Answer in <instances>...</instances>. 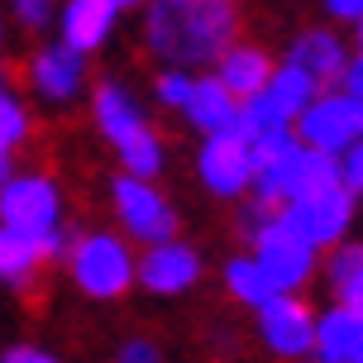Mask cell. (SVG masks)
Returning a JSON list of instances; mask_svg holds the SVG:
<instances>
[{
	"label": "cell",
	"instance_id": "cell-15",
	"mask_svg": "<svg viewBox=\"0 0 363 363\" xmlns=\"http://www.w3.org/2000/svg\"><path fill=\"white\" fill-rule=\"evenodd\" d=\"M182 115H186L206 139H220V134H230V129H235L239 101L220 86L216 77H191V96H186Z\"/></svg>",
	"mask_w": 363,
	"mask_h": 363
},
{
	"label": "cell",
	"instance_id": "cell-19",
	"mask_svg": "<svg viewBox=\"0 0 363 363\" xmlns=\"http://www.w3.org/2000/svg\"><path fill=\"white\" fill-rule=\"evenodd\" d=\"M272 101V110L282 115V120H296L301 110L311 106V96H315V82H311L306 72H296V67H282V72H272V82H268V91H263Z\"/></svg>",
	"mask_w": 363,
	"mask_h": 363
},
{
	"label": "cell",
	"instance_id": "cell-36",
	"mask_svg": "<svg viewBox=\"0 0 363 363\" xmlns=\"http://www.w3.org/2000/svg\"><path fill=\"white\" fill-rule=\"evenodd\" d=\"M0 86H5V67H0Z\"/></svg>",
	"mask_w": 363,
	"mask_h": 363
},
{
	"label": "cell",
	"instance_id": "cell-23",
	"mask_svg": "<svg viewBox=\"0 0 363 363\" xmlns=\"http://www.w3.org/2000/svg\"><path fill=\"white\" fill-rule=\"evenodd\" d=\"M153 96H158V106L182 110V106H186V96H191V77L167 67V72H158V82H153Z\"/></svg>",
	"mask_w": 363,
	"mask_h": 363
},
{
	"label": "cell",
	"instance_id": "cell-10",
	"mask_svg": "<svg viewBox=\"0 0 363 363\" xmlns=\"http://www.w3.org/2000/svg\"><path fill=\"white\" fill-rule=\"evenodd\" d=\"M134 277L148 291H158V296H177V291H186L201 277V258H196V249L167 239V244H153V249H144L134 258Z\"/></svg>",
	"mask_w": 363,
	"mask_h": 363
},
{
	"label": "cell",
	"instance_id": "cell-1",
	"mask_svg": "<svg viewBox=\"0 0 363 363\" xmlns=\"http://www.w3.org/2000/svg\"><path fill=\"white\" fill-rule=\"evenodd\" d=\"M239 19L230 5L211 0H148L144 15V43L153 57H163L172 72L211 67L230 53Z\"/></svg>",
	"mask_w": 363,
	"mask_h": 363
},
{
	"label": "cell",
	"instance_id": "cell-11",
	"mask_svg": "<svg viewBox=\"0 0 363 363\" xmlns=\"http://www.w3.org/2000/svg\"><path fill=\"white\" fill-rule=\"evenodd\" d=\"M196 167H201V182H206L216 196H239V191L254 182V172H249V153H244V144L230 139V134L206 139Z\"/></svg>",
	"mask_w": 363,
	"mask_h": 363
},
{
	"label": "cell",
	"instance_id": "cell-2",
	"mask_svg": "<svg viewBox=\"0 0 363 363\" xmlns=\"http://www.w3.org/2000/svg\"><path fill=\"white\" fill-rule=\"evenodd\" d=\"M62 268L77 282V291H86L91 301H115L134 287V254L120 235L110 230H86V235L67 239Z\"/></svg>",
	"mask_w": 363,
	"mask_h": 363
},
{
	"label": "cell",
	"instance_id": "cell-12",
	"mask_svg": "<svg viewBox=\"0 0 363 363\" xmlns=\"http://www.w3.org/2000/svg\"><path fill=\"white\" fill-rule=\"evenodd\" d=\"M57 29H62V38H57L62 48H72L77 57H86V53H96V48L110 38V29H115V10H110L106 0H67Z\"/></svg>",
	"mask_w": 363,
	"mask_h": 363
},
{
	"label": "cell",
	"instance_id": "cell-18",
	"mask_svg": "<svg viewBox=\"0 0 363 363\" xmlns=\"http://www.w3.org/2000/svg\"><path fill=\"white\" fill-rule=\"evenodd\" d=\"M291 67H296V72H306L311 82H315V91L330 86V82H340V72H345L340 38H330V34H306V38H296V48H291Z\"/></svg>",
	"mask_w": 363,
	"mask_h": 363
},
{
	"label": "cell",
	"instance_id": "cell-32",
	"mask_svg": "<svg viewBox=\"0 0 363 363\" xmlns=\"http://www.w3.org/2000/svg\"><path fill=\"white\" fill-rule=\"evenodd\" d=\"M0 53H5V19H0Z\"/></svg>",
	"mask_w": 363,
	"mask_h": 363
},
{
	"label": "cell",
	"instance_id": "cell-20",
	"mask_svg": "<svg viewBox=\"0 0 363 363\" xmlns=\"http://www.w3.org/2000/svg\"><path fill=\"white\" fill-rule=\"evenodd\" d=\"M335 296H340V311L363 315V244H349L335 254Z\"/></svg>",
	"mask_w": 363,
	"mask_h": 363
},
{
	"label": "cell",
	"instance_id": "cell-27",
	"mask_svg": "<svg viewBox=\"0 0 363 363\" xmlns=\"http://www.w3.org/2000/svg\"><path fill=\"white\" fill-rule=\"evenodd\" d=\"M120 363H158V349H153V340H125Z\"/></svg>",
	"mask_w": 363,
	"mask_h": 363
},
{
	"label": "cell",
	"instance_id": "cell-28",
	"mask_svg": "<svg viewBox=\"0 0 363 363\" xmlns=\"http://www.w3.org/2000/svg\"><path fill=\"white\" fill-rule=\"evenodd\" d=\"M340 77H345V101L363 106V57H359V62H349V67H345Z\"/></svg>",
	"mask_w": 363,
	"mask_h": 363
},
{
	"label": "cell",
	"instance_id": "cell-3",
	"mask_svg": "<svg viewBox=\"0 0 363 363\" xmlns=\"http://www.w3.org/2000/svg\"><path fill=\"white\" fill-rule=\"evenodd\" d=\"M0 230H15V235L43 239L62 230V186H57L53 172H19L0 186Z\"/></svg>",
	"mask_w": 363,
	"mask_h": 363
},
{
	"label": "cell",
	"instance_id": "cell-7",
	"mask_svg": "<svg viewBox=\"0 0 363 363\" xmlns=\"http://www.w3.org/2000/svg\"><path fill=\"white\" fill-rule=\"evenodd\" d=\"M349 211H354V196H349L345 186H330L320 196H296L282 206V225H287L291 235L301 239V244H335L340 230L349 225Z\"/></svg>",
	"mask_w": 363,
	"mask_h": 363
},
{
	"label": "cell",
	"instance_id": "cell-13",
	"mask_svg": "<svg viewBox=\"0 0 363 363\" xmlns=\"http://www.w3.org/2000/svg\"><path fill=\"white\" fill-rule=\"evenodd\" d=\"M91 115H96V129H101V134H106L115 148L129 144L139 129H148L139 101H134V96H129L120 82H101V86L91 91Z\"/></svg>",
	"mask_w": 363,
	"mask_h": 363
},
{
	"label": "cell",
	"instance_id": "cell-14",
	"mask_svg": "<svg viewBox=\"0 0 363 363\" xmlns=\"http://www.w3.org/2000/svg\"><path fill=\"white\" fill-rule=\"evenodd\" d=\"M263 340L277 354H306V345H315V320L311 306L296 296H277L263 306Z\"/></svg>",
	"mask_w": 363,
	"mask_h": 363
},
{
	"label": "cell",
	"instance_id": "cell-31",
	"mask_svg": "<svg viewBox=\"0 0 363 363\" xmlns=\"http://www.w3.org/2000/svg\"><path fill=\"white\" fill-rule=\"evenodd\" d=\"M110 10H115V15H120V10H134V5H148V0H106Z\"/></svg>",
	"mask_w": 363,
	"mask_h": 363
},
{
	"label": "cell",
	"instance_id": "cell-21",
	"mask_svg": "<svg viewBox=\"0 0 363 363\" xmlns=\"http://www.w3.org/2000/svg\"><path fill=\"white\" fill-rule=\"evenodd\" d=\"M225 282H230V291H235L239 301H249V306H268V301L282 296V291L263 277V268H258L254 258H235V263L225 268Z\"/></svg>",
	"mask_w": 363,
	"mask_h": 363
},
{
	"label": "cell",
	"instance_id": "cell-9",
	"mask_svg": "<svg viewBox=\"0 0 363 363\" xmlns=\"http://www.w3.org/2000/svg\"><path fill=\"white\" fill-rule=\"evenodd\" d=\"M301 148L311 153H345L354 139H359V106L345 101V96H320V101H311L301 115Z\"/></svg>",
	"mask_w": 363,
	"mask_h": 363
},
{
	"label": "cell",
	"instance_id": "cell-4",
	"mask_svg": "<svg viewBox=\"0 0 363 363\" xmlns=\"http://www.w3.org/2000/svg\"><path fill=\"white\" fill-rule=\"evenodd\" d=\"M110 206H115V216L125 225L129 239H139V244H167V239L177 235V211L163 201V191H153V182H139V177H120L110 182Z\"/></svg>",
	"mask_w": 363,
	"mask_h": 363
},
{
	"label": "cell",
	"instance_id": "cell-5",
	"mask_svg": "<svg viewBox=\"0 0 363 363\" xmlns=\"http://www.w3.org/2000/svg\"><path fill=\"white\" fill-rule=\"evenodd\" d=\"M67 230H53L43 239L15 235V230H0V282L15 291H34L43 268H53L57 258L67 254Z\"/></svg>",
	"mask_w": 363,
	"mask_h": 363
},
{
	"label": "cell",
	"instance_id": "cell-16",
	"mask_svg": "<svg viewBox=\"0 0 363 363\" xmlns=\"http://www.w3.org/2000/svg\"><path fill=\"white\" fill-rule=\"evenodd\" d=\"M315 354L320 363H363V315L330 311L315 325Z\"/></svg>",
	"mask_w": 363,
	"mask_h": 363
},
{
	"label": "cell",
	"instance_id": "cell-26",
	"mask_svg": "<svg viewBox=\"0 0 363 363\" xmlns=\"http://www.w3.org/2000/svg\"><path fill=\"white\" fill-rule=\"evenodd\" d=\"M0 363H62V359L48 354V349H38V345H10L0 354Z\"/></svg>",
	"mask_w": 363,
	"mask_h": 363
},
{
	"label": "cell",
	"instance_id": "cell-25",
	"mask_svg": "<svg viewBox=\"0 0 363 363\" xmlns=\"http://www.w3.org/2000/svg\"><path fill=\"white\" fill-rule=\"evenodd\" d=\"M340 186H345L349 196L363 191V144H349L345 148V167H340Z\"/></svg>",
	"mask_w": 363,
	"mask_h": 363
},
{
	"label": "cell",
	"instance_id": "cell-6",
	"mask_svg": "<svg viewBox=\"0 0 363 363\" xmlns=\"http://www.w3.org/2000/svg\"><path fill=\"white\" fill-rule=\"evenodd\" d=\"M24 86L34 91L38 101H48V106H67L86 86V57H77L62 43H43L24 62Z\"/></svg>",
	"mask_w": 363,
	"mask_h": 363
},
{
	"label": "cell",
	"instance_id": "cell-24",
	"mask_svg": "<svg viewBox=\"0 0 363 363\" xmlns=\"http://www.w3.org/2000/svg\"><path fill=\"white\" fill-rule=\"evenodd\" d=\"M10 15L19 19V29H48V19H53V0H10Z\"/></svg>",
	"mask_w": 363,
	"mask_h": 363
},
{
	"label": "cell",
	"instance_id": "cell-33",
	"mask_svg": "<svg viewBox=\"0 0 363 363\" xmlns=\"http://www.w3.org/2000/svg\"><path fill=\"white\" fill-rule=\"evenodd\" d=\"M359 134H363V106H359Z\"/></svg>",
	"mask_w": 363,
	"mask_h": 363
},
{
	"label": "cell",
	"instance_id": "cell-34",
	"mask_svg": "<svg viewBox=\"0 0 363 363\" xmlns=\"http://www.w3.org/2000/svg\"><path fill=\"white\" fill-rule=\"evenodd\" d=\"M359 43H363V19H359Z\"/></svg>",
	"mask_w": 363,
	"mask_h": 363
},
{
	"label": "cell",
	"instance_id": "cell-29",
	"mask_svg": "<svg viewBox=\"0 0 363 363\" xmlns=\"http://www.w3.org/2000/svg\"><path fill=\"white\" fill-rule=\"evenodd\" d=\"M330 5V15H340V19H363V0H325Z\"/></svg>",
	"mask_w": 363,
	"mask_h": 363
},
{
	"label": "cell",
	"instance_id": "cell-22",
	"mask_svg": "<svg viewBox=\"0 0 363 363\" xmlns=\"http://www.w3.org/2000/svg\"><path fill=\"white\" fill-rule=\"evenodd\" d=\"M29 139H34V115H29V106L10 86H0V148L5 153H19Z\"/></svg>",
	"mask_w": 363,
	"mask_h": 363
},
{
	"label": "cell",
	"instance_id": "cell-35",
	"mask_svg": "<svg viewBox=\"0 0 363 363\" xmlns=\"http://www.w3.org/2000/svg\"><path fill=\"white\" fill-rule=\"evenodd\" d=\"M211 5H230V0H211Z\"/></svg>",
	"mask_w": 363,
	"mask_h": 363
},
{
	"label": "cell",
	"instance_id": "cell-8",
	"mask_svg": "<svg viewBox=\"0 0 363 363\" xmlns=\"http://www.w3.org/2000/svg\"><path fill=\"white\" fill-rule=\"evenodd\" d=\"M258 268H263V277H268L272 287L287 296L291 287H301L311 277V268H315V254H311V244H301V239L291 235L282 220H268L263 230H258Z\"/></svg>",
	"mask_w": 363,
	"mask_h": 363
},
{
	"label": "cell",
	"instance_id": "cell-30",
	"mask_svg": "<svg viewBox=\"0 0 363 363\" xmlns=\"http://www.w3.org/2000/svg\"><path fill=\"white\" fill-rule=\"evenodd\" d=\"M10 177H15V153H5V148H0V186H5Z\"/></svg>",
	"mask_w": 363,
	"mask_h": 363
},
{
	"label": "cell",
	"instance_id": "cell-17",
	"mask_svg": "<svg viewBox=\"0 0 363 363\" xmlns=\"http://www.w3.org/2000/svg\"><path fill=\"white\" fill-rule=\"evenodd\" d=\"M220 86L230 91L235 101H249V96H258V91H268L272 82V62L263 48H230V53L220 57Z\"/></svg>",
	"mask_w": 363,
	"mask_h": 363
}]
</instances>
